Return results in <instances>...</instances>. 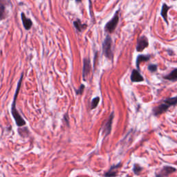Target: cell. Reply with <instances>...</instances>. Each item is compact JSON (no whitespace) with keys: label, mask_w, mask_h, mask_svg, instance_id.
Segmentation results:
<instances>
[{"label":"cell","mask_w":177,"mask_h":177,"mask_svg":"<svg viewBox=\"0 0 177 177\" xmlns=\"http://www.w3.org/2000/svg\"><path fill=\"white\" fill-rule=\"evenodd\" d=\"M131 80L133 82H143L144 80V78L138 71L133 69L131 74Z\"/></svg>","instance_id":"cell-9"},{"label":"cell","mask_w":177,"mask_h":177,"mask_svg":"<svg viewBox=\"0 0 177 177\" xmlns=\"http://www.w3.org/2000/svg\"><path fill=\"white\" fill-rule=\"evenodd\" d=\"M74 25L75 28L76 29V30L79 31V32H82V31L84 30V29L86 28V26H86V24H82L80 19H77L76 21H75L74 22Z\"/></svg>","instance_id":"cell-15"},{"label":"cell","mask_w":177,"mask_h":177,"mask_svg":"<svg viewBox=\"0 0 177 177\" xmlns=\"http://www.w3.org/2000/svg\"><path fill=\"white\" fill-rule=\"evenodd\" d=\"M163 103H165L166 105H168L169 107H172V106H175L177 105V96L175 97L170 98L168 99L163 100Z\"/></svg>","instance_id":"cell-16"},{"label":"cell","mask_w":177,"mask_h":177,"mask_svg":"<svg viewBox=\"0 0 177 177\" xmlns=\"http://www.w3.org/2000/svg\"><path fill=\"white\" fill-rule=\"evenodd\" d=\"M91 70V62L89 58H84L83 60V69H82V78L84 81H86V78L89 74Z\"/></svg>","instance_id":"cell-5"},{"label":"cell","mask_w":177,"mask_h":177,"mask_svg":"<svg viewBox=\"0 0 177 177\" xmlns=\"http://www.w3.org/2000/svg\"><path fill=\"white\" fill-rule=\"evenodd\" d=\"M169 108H170V107L168 105H166L165 103H163L153 109V114L156 116H158L166 112Z\"/></svg>","instance_id":"cell-6"},{"label":"cell","mask_w":177,"mask_h":177,"mask_svg":"<svg viewBox=\"0 0 177 177\" xmlns=\"http://www.w3.org/2000/svg\"><path fill=\"white\" fill-rule=\"evenodd\" d=\"M84 85L83 84H81L80 86V88H78V90H76V93L78 94V95H81V94H82V93H83V91H84Z\"/></svg>","instance_id":"cell-20"},{"label":"cell","mask_w":177,"mask_h":177,"mask_svg":"<svg viewBox=\"0 0 177 177\" xmlns=\"http://www.w3.org/2000/svg\"><path fill=\"white\" fill-rule=\"evenodd\" d=\"M121 166V163H120L118 165H116V166H113L111 167V168H110V170L108 171V172L106 173L105 174V176H116V171L118 168H120Z\"/></svg>","instance_id":"cell-14"},{"label":"cell","mask_w":177,"mask_h":177,"mask_svg":"<svg viewBox=\"0 0 177 177\" xmlns=\"http://www.w3.org/2000/svg\"><path fill=\"white\" fill-rule=\"evenodd\" d=\"M150 59V56L149 55H140L137 57L136 59V66L138 69H139L140 64L143 62H147Z\"/></svg>","instance_id":"cell-13"},{"label":"cell","mask_w":177,"mask_h":177,"mask_svg":"<svg viewBox=\"0 0 177 177\" xmlns=\"http://www.w3.org/2000/svg\"><path fill=\"white\" fill-rule=\"evenodd\" d=\"M164 79L170 80V81L174 82L177 80V69H174V70H172L170 74L165 76Z\"/></svg>","instance_id":"cell-11"},{"label":"cell","mask_w":177,"mask_h":177,"mask_svg":"<svg viewBox=\"0 0 177 177\" xmlns=\"http://www.w3.org/2000/svg\"><path fill=\"white\" fill-rule=\"evenodd\" d=\"M119 21V11H116V13H115L114 16L108 22L105 26V31L107 33H111L115 31L116 28L118 24Z\"/></svg>","instance_id":"cell-3"},{"label":"cell","mask_w":177,"mask_h":177,"mask_svg":"<svg viewBox=\"0 0 177 177\" xmlns=\"http://www.w3.org/2000/svg\"><path fill=\"white\" fill-rule=\"evenodd\" d=\"M21 20H22L23 25H24V26L25 29H26V30H29V29L32 27V25H33L32 21H31L30 19L27 18V17L25 16L24 13H23L21 14Z\"/></svg>","instance_id":"cell-10"},{"label":"cell","mask_w":177,"mask_h":177,"mask_svg":"<svg viewBox=\"0 0 177 177\" xmlns=\"http://www.w3.org/2000/svg\"><path fill=\"white\" fill-rule=\"evenodd\" d=\"M23 76H24V74L22 73V74L21 75L20 78H19L18 84H17V87L16 91H15L14 98H13V104H12V108H11L12 115H13V118L15 119V123H16L17 125L18 126V127H22V126L26 125V122H25L24 120L23 119V118H21L20 114L19 113L18 111H17L16 109V100H17V96H18L19 91V90H20L21 83H22Z\"/></svg>","instance_id":"cell-1"},{"label":"cell","mask_w":177,"mask_h":177,"mask_svg":"<svg viewBox=\"0 0 177 177\" xmlns=\"http://www.w3.org/2000/svg\"><path fill=\"white\" fill-rule=\"evenodd\" d=\"M170 7L168 6L166 4H163V6H162V9H161V15L162 17L166 21V22L168 24V12L169 10H170Z\"/></svg>","instance_id":"cell-12"},{"label":"cell","mask_w":177,"mask_h":177,"mask_svg":"<svg viewBox=\"0 0 177 177\" xmlns=\"http://www.w3.org/2000/svg\"><path fill=\"white\" fill-rule=\"evenodd\" d=\"M157 69H158V66H157L156 64H149L148 66V70L151 72H156L157 71Z\"/></svg>","instance_id":"cell-19"},{"label":"cell","mask_w":177,"mask_h":177,"mask_svg":"<svg viewBox=\"0 0 177 177\" xmlns=\"http://www.w3.org/2000/svg\"><path fill=\"white\" fill-rule=\"evenodd\" d=\"M100 102V98L99 97H96L94 98L93 100H92L91 101V109H95V108L97 107V106L98 105V103H99Z\"/></svg>","instance_id":"cell-17"},{"label":"cell","mask_w":177,"mask_h":177,"mask_svg":"<svg viewBox=\"0 0 177 177\" xmlns=\"http://www.w3.org/2000/svg\"><path fill=\"white\" fill-rule=\"evenodd\" d=\"M143 168H141V167L139 166V165L138 164H135L134 166H133V173H134L135 174H139L141 173V171H142Z\"/></svg>","instance_id":"cell-18"},{"label":"cell","mask_w":177,"mask_h":177,"mask_svg":"<svg viewBox=\"0 0 177 177\" xmlns=\"http://www.w3.org/2000/svg\"><path fill=\"white\" fill-rule=\"evenodd\" d=\"M103 50L104 55L109 60L113 58V54L112 51V40L109 35H107L103 44Z\"/></svg>","instance_id":"cell-2"},{"label":"cell","mask_w":177,"mask_h":177,"mask_svg":"<svg viewBox=\"0 0 177 177\" xmlns=\"http://www.w3.org/2000/svg\"><path fill=\"white\" fill-rule=\"evenodd\" d=\"M76 1H78V2H80V1H82V0H76Z\"/></svg>","instance_id":"cell-22"},{"label":"cell","mask_w":177,"mask_h":177,"mask_svg":"<svg viewBox=\"0 0 177 177\" xmlns=\"http://www.w3.org/2000/svg\"><path fill=\"white\" fill-rule=\"evenodd\" d=\"M168 53H170V56H172V55L174 54V53H173L172 51H171L170 50H169V51H168Z\"/></svg>","instance_id":"cell-21"},{"label":"cell","mask_w":177,"mask_h":177,"mask_svg":"<svg viewBox=\"0 0 177 177\" xmlns=\"http://www.w3.org/2000/svg\"><path fill=\"white\" fill-rule=\"evenodd\" d=\"M113 112H112L111 114L110 115V116L109 118V120H108L107 123H105V126H104V131L103 133H105V136H107L111 133V125H112V123H113Z\"/></svg>","instance_id":"cell-8"},{"label":"cell","mask_w":177,"mask_h":177,"mask_svg":"<svg viewBox=\"0 0 177 177\" xmlns=\"http://www.w3.org/2000/svg\"><path fill=\"white\" fill-rule=\"evenodd\" d=\"M176 168H173V167L168 166H164L160 172V174H156V176H168L170 174L176 172Z\"/></svg>","instance_id":"cell-7"},{"label":"cell","mask_w":177,"mask_h":177,"mask_svg":"<svg viewBox=\"0 0 177 177\" xmlns=\"http://www.w3.org/2000/svg\"><path fill=\"white\" fill-rule=\"evenodd\" d=\"M149 46L148 39L145 36H141L140 38L138 40L137 46H136V51L138 52H141L146 49Z\"/></svg>","instance_id":"cell-4"}]
</instances>
